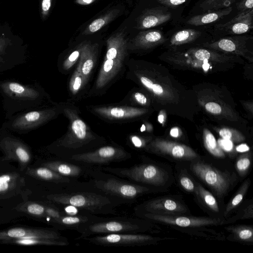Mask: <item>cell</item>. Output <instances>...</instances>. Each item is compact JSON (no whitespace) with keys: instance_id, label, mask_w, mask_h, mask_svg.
Masks as SVG:
<instances>
[{"instance_id":"obj_46","label":"cell","mask_w":253,"mask_h":253,"mask_svg":"<svg viewBox=\"0 0 253 253\" xmlns=\"http://www.w3.org/2000/svg\"><path fill=\"white\" fill-rule=\"evenodd\" d=\"M160 3L169 7H176L183 4L187 0H157Z\"/></svg>"},{"instance_id":"obj_35","label":"cell","mask_w":253,"mask_h":253,"mask_svg":"<svg viewBox=\"0 0 253 253\" xmlns=\"http://www.w3.org/2000/svg\"><path fill=\"white\" fill-rule=\"evenodd\" d=\"M16 209L19 211L27 213L37 217H46L45 212V205L28 202L18 206Z\"/></svg>"},{"instance_id":"obj_14","label":"cell","mask_w":253,"mask_h":253,"mask_svg":"<svg viewBox=\"0 0 253 253\" xmlns=\"http://www.w3.org/2000/svg\"><path fill=\"white\" fill-rule=\"evenodd\" d=\"M135 214L138 217L149 221H153L181 227H198L223 223V221L219 219L209 217L162 215L145 212H135Z\"/></svg>"},{"instance_id":"obj_8","label":"cell","mask_w":253,"mask_h":253,"mask_svg":"<svg viewBox=\"0 0 253 253\" xmlns=\"http://www.w3.org/2000/svg\"><path fill=\"white\" fill-rule=\"evenodd\" d=\"M99 168L104 171L138 184L160 186L168 179L166 171L152 164H141L129 168Z\"/></svg>"},{"instance_id":"obj_22","label":"cell","mask_w":253,"mask_h":253,"mask_svg":"<svg viewBox=\"0 0 253 253\" xmlns=\"http://www.w3.org/2000/svg\"><path fill=\"white\" fill-rule=\"evenodd\" d=\"M171 17L170 12L162 7L146 9L137 19L136 28L148 29L163 24Z\"/></svg>"},{"instance_id":"obj_10","label":"cell","mask_w":253,"mask_h":253,"mask_svg":"<svg viewBox=\"0 0 253 253\" xmlns=\"http://www.w3.org/2000/svg\"><path fill=\"white\" fill-rule=\"evenodd\" d=\"M86 109L91 114L109 123H130L140 119L146 113L144 109L121 102L89 105L86 106Z\"/></svg>"},{"instance_id":"obj_9","label":"cell","mask_w":253,"mask_h":253,"mask_svg":"<svg viewBox=\"0 0 253 253\" xmlns=\"http://www.w3.org/2000/svg\"><path fill=\"white\" fill-rule=\"evenodd\" d=\"M131 154L116 143L105 145L90 152L72 156L66 161L87 166L121 162L131 158Z\"/></svg>"},{"instance_id":"obj_17","label":"cell","mask_w":253,"mask_h":253,"mask_svg":"<svg viewBox=\"0 0 253 253\" xmlns=\"http://www.w3.org/2000/svg\"><path fill=\"white\" fill-rule=\"evenodd\" d=\"M25 61L24 51L13 47L9 40L0 37V73L23 64Z\"/></svg>"},{"instance_id":"obj_4","label":"cell","mask_w":253,"mask_h":253,"mask_svg":"<svg viewBox=\"0 0 253 253\" xmlns=\"http://www.w3.org/2000/svg\"><path fill=\"white\" fill-rule=\"evenodd\" d=\"M46 199L53 203L70 206L92 214L117 215V208L128 203L121 199L97 191H82L46 196Z\"/></svg>"},{"instance_id":"obj_24","label":"cell","mask_w":253,"mask_h":253,"mask_svg":"<svg viewBox=\"0 0 253 253\" xmlns=\"http://www.w3.org/2000/svg\"><path fill=\"white\" fill-rule=\"evenodd\" d=\"M165 41V38L160 31L152 30L142 31L133 38L129 45L127 44L128 50L147 49Z\"/></svg>"},{"instance_id":"obj_31","label":"cell","mask_w":253,"mask_h":253,"mask_svg":"<svg viewBox=\"0 0 253 253\" xmlns=\"http://www.w3.org/2000/svg\"><path fill=\"white\" fill-rule=\"evenodd\" d=\"M84 42H81L70 52L61 63H58L59 70L62 73L67 74L74 65H77L80 57Z\"/></svg>"},{"instance_id":"obj_16","label":"cell","mask_w":253,"mask_h":253,"mask_svg":"<svg viewBox=\"0 0 253 253\" xmlns=\"http://www.w3.org/2000/svg\"><path fill=\"white\" fill-rule=\"evenodd\" d=\"M29 238H41L57 240H68L57 230L16 227L0 231V241Z\"/></svg>"},{"instance_id":"obj_38","label":"cell","mask_w":253,"mask_h":253,"mask_svg":"<svg viewBox=\"0 0 253 253\" xmlns=\"http://www.w3.org/2000/svg\"><path fill=\"white\" fill-rule=\"evenodd\" d=\"M236 0H204L201 7L205 10H216L229 7Z\"/></svg>"},{"instance_id":"obj_43","label":"cell","mask_w":253,"mask_h":253,"mask_svg":"<svg viewBox=\"0 0 253 253\" xmlns=\"http://www.w3.org/2000/svg\"><path fill=\"white\" fill-rule=\"evenodd\" d=\"M52 0H41V15L43 20L48 16L50 11Z\"/></svg>"},{"instance_id":"obj_27","label":"cell","mask_w":253,"mask_h":253,"mask_svg":"<svg viewBox=\"0 0 253 253\" xmlns=\"http://www.w3.org/2000/svg\"><path fill=\"white\" fill-rule=\"evenodd\" d=\"M232 10V7L229 6L218 10L209 11L204 14L193 16L187 21V23L196 26L211 23L228 15Z\"/></svg>"},{"instance_id":"obj_53","label":"cell","mask_w":253,"mask_h":253,"mask_svg":"<svg viewBox=\"0 0 253 253\" xmlns=\"http://www.w3.org/2000/svg\"><path fill=\"white\" fill-rule=\"evenodd\" d=\"M158 120L160 123H162L164 121V116L162 115H160L158 117Z\"/></svg>"},{"instance_id":"obj_28","label":"cell","mask_w":253,"mask_h":253,"mask_svg":"<svg viewBox=\"0 0 253 253\" xmlns=\"http://www.w3.org/2000/svg\"><path fill=\"white\" fill-rule=\"evenodd\" d=\"M23 182V179L17 173L0 174V195L12 194Z\"/></svg>"},{"instance_id":"obj_7","label":"cell","mask_w":253,"mask_h":253,"mask_svg":"<svg viewBox=\"0 0 253 253\" xmlns=\"http://www.w3.org/2000/svg\"><path fill=\"white\" fill-rule=\"evenodd\" d=\"M150 228L149 221L141 218L120 216L105 217L81 229L77 239L96 235L114 233H142Z\"/></svg>"},{"instance_id":"obj_12","label":"cell","mask_w":253,"mask_h":253,"mask_svg":"<svg viewBox=\"0 0 253 253\" xmlns=\"http://www.w3.org/2000/svg\"><path fill=\"white\" fill-rule=\"evenodd\" d=\"M83 240L104 247H133L152 244L157 238L142 233H114L96 235Z\"/></svg>"},{"instance_id":"obj_48","label":"cell","mask_w":253,"mask_h":253,"mask_svg":"<svg viewBox=\"0 0 253 253\" xmlns=\"http://www.w3.org/2000/svg\"><path fill=\"white\" fill-rule=\"evenodd\" d=\"M221 147L227 151H229L232 148V143L230 140L222 139L219 141Z\"/></svg>"},{"instance_id":"obj_29","label":"cell","mask_w":253,"mask_h":253,"mask_svg":"<svg viewBox=\"0 0 253 253\" xmlns=\"http://www.w3.org/2000/svg\"><path fill=\"white\" fill-rule=\"evenodd\" d=\"M2 242L4 243H12L24 246L42 245L66 246L69 245V242L68 240H64L41 238L11 239L2 241Z\"/></svg>"},{"instance_id":"obj_34","label":"cell","mask_w":253,"mask_h":253,"mask_svg":"<svg viewBox=\"0 0 253 253\" xmlns=\"http://www.w3.org/2000/svg\"><path fill=\"white\" fill-rule=\"evenodd\" d=\"M211 211L215 212L219 211L217 202L213 195L206 190L200 184L197 183L194 191Z\"/></svg>"},{"instance_id":"obj_18","label":"cell","mask_w":253,"mask_h":253,"mask_svg":"<svg viewBox=\"0 0 253 253\" xmlns=\"http://www.w3.org/2000/svg\"><path fill=\"white\" fill-rule=\"evenodd\" d=\"M98 55V44L90 42H84L82 51L77 64L81 73L89 83L93 73Z\"/></svg>"},{"instance_id":"obj_5","label":"cell","mask_w":253,"mask_h":253,"mask_svg":"<svg viewBox=\"0 0 253 253\" xmlns=\"http://www.w3.org/2000/svg\"><path fill=\"white\" fill-rule=\"evenodd\" d=\"M87 177L89 178L88 181L96 191L124 200L128 204L151 191L147 186L104 171L99 167H91Z\"/></svg>"},{"instance_id":"obj_45","label":"cell","mask_w":253,"mask_h":253,"mask_svg":"<svg viewBox=\"0 0 253 253\" xmlns=\"http://www.w3.org/2000/svg\"><path fill=\"white\" fill-rule=\"evenodd\" d=\"M206 110L212 114H217L221 112V108L217 103L213 102L207 103L205 105Z\"/></svg>"},{"instance_id":"obj_1","label":"cell","mask_w":253,"mask_h":253,"mask_svg":"<svg viewBox=\"0 0 253 253\" xmlns=\"http://www.w3.org/2000/svg\"><path fill=\"white\" fill-rule=\"evenodd\" d=\"M79 109L73 103H63V112L69 123L66 133L47 147L61 160L91 152L107 143L106 139L94 132L80 116Z\"/></svg>"},{"instance_id":"obj_20","label":"cell","mask_w":253,"mask_h":253,"mask_svg":"<svg viewBox=\"0 0 253 253\" xmlns=\"http://www.w3.org/2000/svg\"><path fill=\"white\" fill-rule=\"evenodd\" d=\"M42 166L48 168L61 175L76 179L82 176L87 177L88 170L92 167L63 160L43 162Z\"/></svg>"},{"instance_id":"obj_2","label":"cell","mask_w":253,"mask_h":253,"mask_svg":"<svg viewBox=\"0 0 253 253\" xmlns=\"http://www.w3.org/2000/svg\"><path fill=\"white\" fill-rule=\"evenodd\" d=\"M127 43L123 32H118L107 40L105 54L86 97L102 95L123 76L129 60Z\"/></svg>"},{"instance_id":"obj_23","label":"cell","mask_w":253,"mask_h":253,"mask_svg":"<svg viewBox=\"0 0 253 253\" xmlns=\"http://www.w3.org/2000/svg\"><path fill=\"white\" fill-rule=\"evenodd\" d=\"M88 84L76 65L68 83V90L70 98L67 102L73 103L86 97L89 89Z\"/></svg>"},{"instance_id":"obj_30","label":"cell","mask_w":253,"mask_h":253,"mask_svg":"<svg viewBox=\"0 0 253 253\" xmlns=\"http://www.w3.org/2000/svg\"><path fill=\"white\" fill-rule=\"evenodd\" d=\"M120 13V10L114 9L109 11L103 15L93 20L83 33L87 35L94 33L113 20Z\"/></svg>"},{"instance_id":"obj_37","label":"cell","mask_w":253,"mask_h":253,"mask_svg":"<svg viewBox=\"0 0 253 253\" xmlns=\"http://www.w3.org/2000/svg\"><path fill=\"white\" fill-rule=\"evenodd\" d=\"M120 102L136 107V105H146L148 102V99L142 92L135 89H132Z\"/></svg>"},{"instance_id":"obj_21","label":"cell","mask_w":253,"mask_h":253,"mask_svg":"<svg viewBox=\"0 0 253 253\" xmlns=\"http://www.w3.org/2000/svg\"><path fill=\"white\" fill-rule=\"evenodd\" d=\"M253 9L246 12L239 13L229 21L216 25L215 28L229 34H243L253 29Z\"/></svg>"},{"instance_id":"obj_6","label":"cell","mask_w":253,"mask_h":253,"mask_svg":"<svg viewBox=\"0 0 253 253\" xmlns=\"http://www.w3.org/2000/svg\"><path fill=\"white\" fill-rule=\"evenodd\" d=\"M63 102L28 110L15 114L1 127L18 134H25L54 120L62 114Z\"/></svg>"},{"instance_id":"obj_40","label":"cell","mask_w":253,"mask_h":253,"mask_svg":"<svg viewBox=\"0 0 253 253\" xmlns=\"http://www.w3.org/2000/svg\"><path fill=\"white\" fill-rule=\"evenodd\" d=\"M251 160L248 155H243L238 158L236 162V169L241 176L245 175L251 166Z\"/></svg>"},{"instance_id":"obj_47","label":"cell","mask_w":253,"mask_h":253,"mask_svg":"<svg viewBox=\"0 0 253 253\" xmlns=\"http://www.w3.org/2000/svg\"><path fill=\"white\" fill-rule=\"evenodd\" d=\"M219 134L221 137L224 139L226 140H233L236 138L233 136L232 132L228 129L223 128L220 130Z\"/></svg>"},{"instance_id":"obj_52","label":"cell","mask_w":253,"mask_h":253,"mask_svg":"<svg viewBox=\"0 0 253 253\" xmlns=\"http://www.w3.org/2000/svg\"><path fill=\"white\" fill-rule=\"evenodd\" d=\"M170 133L172 136L176 137L179 134L178 129L177 128H173L171 129Z\"/></svg>"},{"instance_id":"obj_15","label":"cell","mask_w":253,"mask_h":253,"mask_svg":"<svg viewBox=\"0 0 253 253\" xmlns=\"http://www.w3.org/2000/svg\"><path fill=\"white\" fill-rule=\"evenodd\" d=\"M134 212H145L162 215H182L187 211L186 206L170 198L153 199L136 206Z\"/></svg>"},{"instance_id":"obj_13","label":"cell","mask_w":253,"mask_h":253,"mask_svg":"<svg viewBox=\"0 0 253 253\" xmlns=\"http://www.w3.org/2000/svg\"><path fill=\"white\" fill-rule=\"evenodd\" d=\"M191 169L219 197L226 194L231 186L232 180L228 174L209 164L197 162L192 164Z\"/></svg>"},{"instance_id":"obj_19","label":"cell","mask_w":253,"mask_h":253,"mask_svg":"<svg viewBox=\"0 0 253 253\" xmlns=\"http://www.w3.org/2000/svg\"><path fill=\"white\" fill-rule=\"evenodd\" d=\"M104 218L85 211L82 213L74 215L68 214L66 213L59 219L56 227L61 230L71 229L79 232L83 228L101 221Z\"/></svg>"},{"instance_id":"obj_41","label":"cell","mask_w":253,"mask_h":253,"mask_svg":"<svg viewBox=\"0 0 253 253\" xmlns=\"http://www.w3.org/2000/svg\"><path fill=\"white\" fill-rule=\"evenodd\" d=\"M239 13L251 11L253 7V0H241L236 4Z\"/></svg>"},{"instance_id":"obj_44","label":"cell","mask_w":253,"mask_h":253,"mask_svg":"<svg viewBox=\"0 0 253 253\" xmlns=\"http://www.w3.org/2000/svg\"><path fill=\"white\" fill-rule=\"evenodd\" d=\"M127 142L129 145H132L134 147L140 148L143 146V140L138 136L135 135H129L127 138Z\"/></svg>"},{"instance_id":"obj_50","label":"cell","mask_w":253,"mask_h":253,"mask_svg":"<svg viewBox=\"0 0 253 253\" xmlns=\"http://www.w3.org/2000/svg\"><path fill=\"white\" fill-rule=\"evenodd\" d=\"M96 0H76V3L80 5H88L94 2Z\"/></svg>"},{"instance_id":"obj_54","label":"cell","mask_w":253,"mask_h":253,"mask_svg":"<svg viewBox=\"0 0 253 253\" xmlns=\"http://www.w3.org/2000/svg\"><path fill=\"white\" fill-rule=\"evenodd\" d=\"M145 128H146V127H145V125L144 124H143L142 125L141 127H140V131L143 132V131H145Z\"/></svg>"},{"instance_id":"obj_32","label":"cell","mask_w":253,"mask_h":253,"mask_svg":"<svg viewBox=\"0 0 253 253\" xmlns=\"http://www.w3.org/2000/svg\"><path fill=\"white\" fill-rule=\"evenodd\" d=\"M201 33L194 29H184L175 33L171 37L170 43L179 45L191 42L199 37Z\"/></svg>"},{"instance_id":"obj_42","label":"cell","mask_w":253,"mask_h":253,"mask_svg":"<svg viewBox=\"0 0 253 253\" xmlns=\"http://www.w3.org/2000/svg\"><path fill=\"white\" fill-rule=\"evenodd\" d=\"M180 183L181 186L188 192H194L195 185L193 182L189 177L183 176L180 178Z\"/></svg>"},{"instance_id":"obj_11","label":"cell","mask_w":253,"mask_h":253,"mask_svg":"<svg viewBox=\"0 0 253 253\" xmlns=\"http://www.w3.org/2000/svg\"><path fill=\"white\" fill-rule=\"evenodd\" d=\"M0 150L5 154L4 160L17 162L21 169H24L32 160V152L29 146L12 132L0 128Z\"/></svg>"},{"instance_id":"obj_25","label":"cell","mask_w":253,"mask_h":253,"mask_svg":"<svg viewBox=\"0 0 253 253\" xmlns=\"http://www.w3.org/2000/svg\"><path fill=\"white\" fill-rule=\"evenodd\" d=\"M153 150L169 155L173 158L182 160H192L197 157V154L190 148L169 142H154L151 145Z\"/></svg>"},{"instance_id":"obj_26","label":"cell","mask_w":253,"mask_h":253,"mask_svg":"<svg viewBox=\"0 0 253 253\" xmlns=\"http://www.w3.org/2000/svg\"><path fill=\"white\" fill-rule=\"evenodd\" d=\"M246 36H235L221 39L210 44V46L226 52H241L244 50V42L248 39Z\"/></svg>"},{"instance_id":"obj_49","label":"cell","mask_w":253,"mask_h":253,"mask_svg":"<svg viewBox=\"0 0 253 253\" xmlns=\"http://www.w3.org/2000/svg\"><path fill=\"white\" fill-rule=\"evenodd\" d=\"M154 94L160 95L164 92L163 89L161 86L157 84H154L151 90Z\"/></svg>"},{"instance_id":"obj_33","label":"cell","mask_w":253,"mask_h":253,"mask_svg":"<svg viewBox=\"0 0 253 253\" xmlns=\"http://www.w3.org/2000/svg\"><path fill=\"white\" fill-rule=\"evenodd\" d=\"M250 179H247L241 185L236 194L227 204L224 213L225 216L229 214L231 211L242 202L250 187Z\"/></svg>"},{"instance_id":"obj_36","label":"cell","mask_w":253,"mask_h":253,"mask_svg":"<svg viewBox=\"0 0 253 253\" xmlns=\"http://www.w3.org/2000/svg\"><path fill=\"white\" fill-rule=\"evenodd\" d=\"M231 232L239 240L252 242L253 241V229L252 226L247 225H239L229 226L226 228Z\"/></svg>"},{"instance_id":"obj_51","label":"cell","mask_w":253,"mask_h":253,"mask_svg":"<svg viewBox=\"0 0 253 253\" xmlns=\"http://www.w3.org/2000/svg\"><path fill=\"white\" fill-rule=\"evenodd\" d=\"M237 150L239 152H245L249 150V147L246 145V144H241L239 146H238L237 148Z\"/></svg>"},{"instance_id":"obj_3","label":"cell","mask_w":253,"mask_h":253,"mask_svg":"<svg viewBox=\"0 0 253 253\" xmlns=\"http://www.w3.org/2000/svg\"><path fill=\"white\" fill-rule=\"evenodd\" d=\"M0 93L5 120L21 112L54 103L38 83L24 84L13 80H1Z\"/></svg>"},{"instance_id":"obj_39","label":"cell","mask_w":253,"mask_h":253,"mask_svg":"<svg viewBox=\"0 0 253 253\" xmlns=\"http://www.w3.org/2000/svg\"><path fill=\"white\" fill-rule=\"evenodd\" d=\"M205 146L208 151L217 158H223L224 153L218 146L213 135L210 132L206 133L205 138Z\"/></svg>"}]
</instances>
